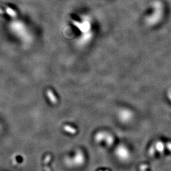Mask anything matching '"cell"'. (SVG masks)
I'll return each mask as SVG.
<instances>
[{"mask_svg": "<svg viewBox=\"0 0 171 171\" xmlns=\"http://www.w3.org/2000/svg\"><path fill=\"white\" fill-rule=\"evenodd\" d=\"M117 155L118 156V157L122 159V160H127L129 157V152L127 150V148L125 147H119V148L116 150Z\"/></svg>", "mask_w": 171, "mask_h": 171, "instance_id": "6da1fadb", "label": "cell"}, {"mask_svg": "<svg viewBox=\"0 0 171 171\" xmlns=\"http://www.w3.org/2000/svg\"><path fill=\"white\" fill-rule=\"evenodd\" d=\"M155 148L158 152L162 153L164 151L165 146H164V144H163V142L158 141L156 142V143Z\"/></svg>", "mask_w": 171, "mask_h": 171, "instance_id": "7a4b0ae2", "label": "cell"}, {"mask_svg": "<svg viewBox=\"0 0 171 171\" xmlns=\"http://www.w3.org/2000/svg\"><path fill=\"white\" fill-rule=\"evenodd\" d=\"M47 94H48V96L49 97V99L53 103H56L57 102L56 98V97L54 96V94L52 93V92L51 91H48L47 92Z\"/></svg>", "mask_w": 171, "mask_h": 171, "instance_id": "3957f363", "label": "cell"}, {"mask_svg": "<svg viewBox=\"0 0 171 171\" xmlns=\"http://www.w3.org/2000/svg\"><path fill=\"white\" fill-rule=\"evenodd\" d=\"M64 128L65 131L67 132H68V133H70V134H75L77 132V131L75 128L71 127L70 126H65Z\"/></svg>", "mask_w": 171, "mask_h": 171, "instance_id": "277c9868", "label": "cell"}, {"mask_svg": "<svg viewBox=\"0 0 171 171\" xmlns=\"http://www.w3.org/2000/svg\"><path fill=\"white\" fill-rule=\"evenodd\" d=\"M6 11L7 12L8 15H10V16L15 17V16H16V15H17L16 11H14L13 9L10 8V7H7L6 8Z\"/></svg>", "mask_w": 171, "mask_h": 171, "instance_id": "5b68a950", "label": "cell"}, {"mask_svg": "<svg viewBox=\"0 0 171 171\" xmlns=\"http://www.w3.org/2000/svg\"><path fill=\"white\" fill-rule=\"evenodd\" d=\"M167 148L171 152V142H168L167 143V144H166Z\"/></svg>", "mask_w": 171, "mask_h": 171, "instance_id": "8992f818", "label": "cell"}, {"mask_svg": "<svg viewBox=\"0 0 171 171\" xmlns=\"http://www.w3.org/2000/svg\"></svg>", "mask_w": 171, "mask_h": 171, "instance_id": "52a82bcc", "label": "cell"}, {"mask_svg": "<svg viewBox=\"0 0 171 171\" xmlns=\"http://www.w3.org/2000/svg\"></svg>", "mask_w": 171, "mask_h": 171, "instance_id": "ba28073f", "label": "cell"}]
</instances>
